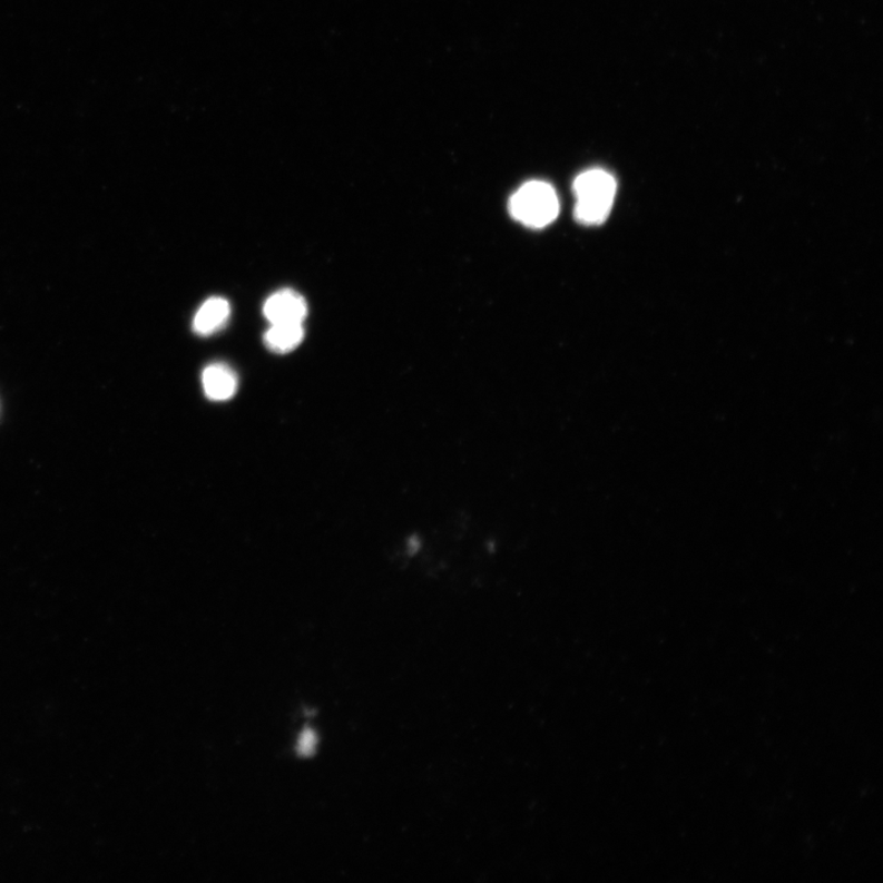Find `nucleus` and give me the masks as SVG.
I'll list each match as a JSON object with an SVG mask.
<instances>
[{
    "label": "nucleus",
    "mask_w": 883,
    "mask_h": 883,
    "mask_svg": "<svg viewBox=\"0 0 883 883\" xmlns=\"http://www.w3.org/2000/svg\"><path fill=\"white\" fill-rule=\"evenodd\" d=\"M202 383L205 395L213 402H225L237 392L238 380L232 367L213 364L203 371Z\"/></svg>",
    "instance_id": "nucleus-4"
},
{
    "label": "nucleus",
    "mask_w": 883,
    "mask_h": 883,
    "mask_svg": "<svg viewBox=\"0 0 883 883\" xmlns=\"http://www.w3.org/2000/svg\"><path fill=\"white\" fill-rule=\"evenodd\" d=\"M615 178L604 169H590L573 184L575 216L580 224L599 225L608 219L615 200Z\"/></svg>",
    "instance_id": "nucleus-1"
},
{
    "label": "nucleus",
    "mask_w": 883,
    "mask_h": 883,
    "mask_svg": "<svg viewBox=\"0 0 883 883\" xmlns=\"http://www.w3.org/2000/svg\"><path fill=\"white\" fill-rule=\"evenodd\" d=\"M510 212L516 220L526 226L546 227L560 213L558 193L549 184L533 180L514 193L510 200Z\"/></svg>",
    "instance_id": "nucleus-2"
},
{
    "label": "nucleus",
    "mask_w": 883,
    "mask_h": 883,
    "mask_svg": "<svg viewBox=\"0 0 883 883\" xmlns=\"http://www.w3.org/2000/svg\"><path fill=\"white\" fill-rule=\"evenodd\" d=\"M308 306L304 296L293 288L273 294L264 304V316L272 324L304 323Z\"/></svg>",
    "instance_id": "nucleus-3"
},
{
    "label": "nucleus",
    "mask_w": 883,
    "mask_h": 883,
    "mask_svg": "<svg viewBox=\"0 0 883 883\" xmlns=\"http://www.w3.org/2000/svg\"><path fill=\"white\" fill-rule=\"evenodd\" d=\"M232 316V307L223 297L205 301L193 320V331L198 335L208 336L224 328Z\"/></svg>",
    "instance_id": "nucleus-5"
},
{
    "label": "nucleus",
    "mask_w": 883,
    "mask_h": 883,
    "mask_svg": "<svg viewBox=\"0 0 883 883\" xmlns=\"http://www.w3.org/2000/svg\"><path fill=\"white\" fill-rule=\"evenodd\" d=\"M317 746V735L312 729H306L301 734L297 743V752L301 756H311Z\"/></svg>",
    "instance_id": "nucleus-7"
},
{
    "label": "nucleus",
    "mask_w": 883,
    "mask_h": 883,
    "mask_svg": "<svg viewBox=\"0 0 883 883\" xmlns=\"http://www.w3.org/2000/svg\"><path fill=\"white\" fill-rule=\"evenodd\" d=\"M304 323L272 324L265 333V345L276 354L292 353L304 341Z\"/></svg>",
    "instance_id": "nucleus-6"
}]
</instances>
